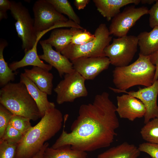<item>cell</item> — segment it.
<instances>
[{
  "label": "cell",
  "instance_id": "obj_1",
  "mask_svg": "<svg viewBox=\"0 0 158 158\" xmlns=\"http://www.w3.org/2000/svg\"><path fill=\"white\" fill-rule=\"evenodd\" d=\"M116 109L107 92L96 95L93 102L80 105L69 133L65 130L68 115L64 116L62 133L51 147L70 145L72 149L86 152L109 147L119 125Z\"/></svg>",
  "mask_w": 158,
  "mask_h": 158
},
{
  "label": "cell",
  "instance_id": "obj_2",
  "mask_svg": "<svg viewBox=\"0 0 158 158\" xmlns=\"http://www.w3.org/2000/svg\"><path fill=\"white\" fill-rule=\"evenodd\" d=\"M64 119L55 107L47 110L40 121L32 126L18 144L14 158H32L61 129Z\"/></svg>",
  "mask_w": 158,
  "mask_h": 158
},
{
  "label": "cell",
  "instance_id": "obj_3",
  "mask_svg": "<svg viewBox=\"0 0 158 158\" xmlns=\"http://www.w3.org/2000/svg\"><path fill=\"white\" fill-rule=\"evenodd\" d=\"M156 69L150 56L139 54L138 58L132 64L115 67L112 72L113 82L116 88L121 91H126L137 85L149 87L154 83Z\"/></svg>",
  "mask_w": 158,
  "mask_h": 158
},
{
  "label": "cell",
  "instance_id": "obj_4",
  "mask_svg": "<svg viewBox=\"0 0 158 158\" xmlns=\"http://www.w3.org/2000/svg\"><path fill=\"white\" fill-rule=\"evenodd\" d=\"M0 103L14 115L34 121L42 117L35 102L21 82H10L1 88Z\"/></svg>",
  "mask_w": 158,
  "mask_h": 158
},
{
  "label": "cell",
  "instance_id": "obj_5",
  "mask_svg": "<svg viewBox=\"0 0 158 158\" xmlns=\"http://www.w3.org/2000/svg\"><path fill=\"white\" fill-rule=\"evenodd\" d=\"M95 39L81 45L70 44L61 52V54L71 61L81 57L106 56L105 47L110 44L112 37L109 28L105 23H101L95 30Z\"/></svg>",
  "mask_w": 158,
  "mask_h": 158
},
{
  "label": "cell",
  "instance_id": "obj_6",
  "mask_svg": "<svg viewBox=\"0 0 158 158\" xmlns=\"http://www.w3.org/2000/svg\"><path fill=\"white\" fill-rule=\"evenodd\" d=\"M11 13L16 20L15 24L18 37L22 42V49L26 52L32 48L37 38L34 20L28 9L21 2L11 1Z\"/></svg>",
  "mask_w": 158,
  "mask_h": 158
},
{
  "label": "cell",
  "instance_id": "obj_7",
  "mask_svg": "<svg viewBox=\"0 0 158 158\" xmlns=\"http://www.w3.org/2000/svg\"><path fill=\"white\" fill-rule=\"evenodd\" d=\"M138 39L134 35H126L114 38L111 44L104 49L106 56L110 63L116 67H123L129 65L137 51Z\"/></svg>",
  "mask_w": 158,
  "mask_h": 158
},
{
  "label": "cell",
  "instance_id": "obj_8",
  "mask_svg": "<svg viewBox=\"0 0 158 158\" xmlns=\"http://www.w3.org/2000/svg\"><path fill=\"white\" fill-rule=\"evenodd\" d=\"M85 80L75 71L65 74L63 79L54 89L57 103L73 102L77 98L87 96L88 92L85 85Z\"/></svg>",
  "mask_w": 158,
  "mask_h": 158
},
{
  "label": "cell",
  "instance_id": "obj_9",
  "mask_svg": "<svg viewBox=\"0 0 158 158\" xmlns=\"http://www.w3.org/2000/svg\"><path fill=\"white\" fill-rule=\"evenodd\" d=\"M34 27L37 35L56 25L67 22V18L59 13L47 0H38L32 8Z\"/></svg>",
  "mask_w": 158,
  "mask_h": 158
},
{
  "label": "cell",
  "instance_id": "obj_10",
  "mask_svg": "<svg viewBox=\"0 0 158 158\" xmlns=\"http://www.w3.org/2000/svg\"><path fill=\"white\" fill-rule=\"evenodd\" d=\"M149 10L145 6L135 7L133 5L126 6L111 20L108 28L110 35L118 37L127 35L136 22L142 16L148 14Z\"/></svg>",
  "mask_w": 158,
  "mask_h": 158
},
{
  "label": "cell",
  "instance_id": "obj_11",
  "mask_svg": "<svg viewBox=\"0 0 158 158\" xmlns=\"http://www.w3.org/2000/svg\"><path fill=\"white\" fill-rule=\"evenodd\" d=\"M116 93H124L140 100L145 105L146 112L144 116L145 124L151 119L158 118V106L157 100L158 95V79L150 86L143 88L139 87L137 91H121L116 88L109 87Z\"/></svg>",
  "mask_w": 158,
  "mask_h": 158
},
{
  "label": "cell",
  "instance_id": "obj_12",
  "mask_svg": "<svg viewBox=\"0 0 158 158\" xmlns=\"http://www.w3.org/2000/svg\"><path fill=\"white\" fill-rule=\"evenodd\" d=\"M74 69L85 80H92L107 69L110 63L106 56L81 57L71 61Z\"/></svg>",
  "mask_w": 158,
  "mask_h": 158
},
{
  "label": "cell",
  "instance_id": "obj_13",
  "mask_svg": "<svg viewBox=\"0 0 158 158\" xmlns=\"http://www.w3.org/2000/svg\"><path fill=\"white\" fill-rule=\"evenodd\" d=\"M116 111L121 118L133 121L136 118L144 117L145 107L138 99L126 94L116 97Z\"/></svg>",
  "mask_w": 158,
  "mask_h": 158
},
{
  "label": "cell",
  "instance_id": "obj_14",
  "mask_svg": "<svg viewBox=\"0 0 158 158\" xmlns=\"http://www.w3.org/2000/svg\"><path fill=\"white\" fill-rule=\"evenodd\" d=\"M40 43L43 52V54L39 55L40 58L55 68L60 77L75 71L71 61L61 53L54 50L51 45L45 43L43 40L40 41Z\"/></svg>",
  "mask_w": 158,
  "mask_h": 158
},
{
  "label": "cell",
  "instance_id": "obj_15",
  "mask_svg": "<svg viewBox=\"0 0 158 158\" xmlns=\"http://www.w3.org/2000/svg\"><path fill=\"white\" fill-rule=\"evenodd\" d=\"M23 73L41 90L48 95L51 94L53 75L49 71L34 66L31 69H25Z\"/></svg>",
  "mask_w": 158,
  "mask_h": 158
},
{
  "label": "cell",
  "instance_id": "obj_16",
  "mask_svg": "<svg viewBox=\"0 0 158 158\" xmlns=\"http://www.w3.org/2000/svg\"><path fill=\"white\" fill-rule=\"evenodd\" d=\"M97 10L109 21L121 12L120 9L129 4L138 5L140 0H93Z\"/></svg>",
  "mask_w": 158,
  "mask_h": 158
},
{
  "label": "cell",
  "instance_id": "obj_17",
  "mask_svg": "<svg viewBox=\"0 0 158 158\" xmlns=\"http://www.w3.org/2000/svg\"><path fill=\"white\" fill-rule=\"evenodd\" d=\"M20 81L25 85L29 93L35 102L42 117L47 110L55 107L54 103L48 100V95L39 88L23 73L20 74Z\"/></svg>",
  "mask_w": 158,
  "mask_h": 158
},
{
  "label": "cell",
  "instance_id": "obj_18",
  "mask_svg": "<svg viewBox=\"0 0 158 158\" xmlns=\"http://www.w3.org/2000/svg\"><path fill=\"white\" fill-rule=\"evenodd\" d=\"M78 28L55 29L48 39L43 40L45 43L54 47L56 51L61 53L71 43L73 35Z\"/></svg>",
  "mask_w": 158,
  "mask_h": 158
},
{
  "label": "cell",
  "instance_id": "obj_19",
  "mask_svg": "<svg viewBox=\"0 0 158 158\" xmlns=\"http://www.w3.org/2000/svg\"><path fill=\"white\" fill-rule=\"evenodd\" d=\"M137 37L139 54L149 56L158 50V26L150 32H141Z\"/></svg>",
  "mask_w": 158,
  "mask_h": 158
},
{
  "label": "cell",
  "instance_id": "obj_20",
  "mask_svg": "<svg viewBox=\"0 0 158 158\" xmlns=\"http://www.w3.org/2000/svg\"><path fill=\"white\" fill-rule=\"evenodd\" d=\"M39 41L38 39L36 40L32 48L25 52V55L21 60L13 62L9 64V66L12 71H16L19 68L28 66L40 67L49 71L51 69L52 67L44 63L37 54V45Z\"/></svg>",
  "mask_w": 158,
  "mask_h": 158
},
{
  "label": "cell",
  "instance_id": "obj_21",
  "mask_svg": "<svg viewBox=\"0 0 158 158\" xmlns=\"http://www.w3.org/2000/svg\"><path fill=\"white\" fill-rule=\"evenodd\" d=\"M140 152L134 145L124 142L99 154L97 158H138Z\"/></svg>",
  "mask_w": 158,
  "mask_h": 158
},
{
  "label": "cell",
  "instance_id": "obj_22",
  "mask_svg": "<svg viewBox=\"0 0 158 158\" xmlns=\"http://www.w3.org/2000/svg\"><path fill=\"white\" fill-rule=\"evenodd\" d=\"M43 158H89L86 152L72 149L70 145L56 149L49 147L45 149Z\"/></svg>",
  "mask_w": 158,
  "mask_h": 158
},
{
  "label": "cell",
  "instance_id": "obj_23",
  "mask_svg": "<svg viewBox=\"0 0 158 158\" xmlns=\"http://www.w3.org/2000/svg\"><path fill=\"white\" fill-rule=\"evenodd\" d=\"M6 41L1 39L0 41V86L3 87L15 79L16 72H13L5 61L4 57V48L7 46Z\"/></svg>",
  "mask_w": 158,
  "mask_h": 158
},
{
  "label": "cell",
  "instance_id": "obj_24",
  "mask_svg": "<svg viewBox=\"0 0 158 158\" xmlns=\"http://www.w3.org/2000/svg\"><path fill=\"white\" fill-rule=\"evenodd\" d=\"M59 13L66 15L69 20L80 25V20L68 0H47Z\"/></svg>",
  "mask_w": 158,
  "mask_h": 158
},
{
  "label": "cell",
  "instance_id": "obj_25",
  "mask_svg": "<svg viewBox=\"0 0 158 158\" xmlns=\"http://www.w3.org/2000/svg\"><path fill=\"white\" fill-rule=\"evenodd\" d=\"M142 138L148 142L158 144V118L149 121L141 129Z\"/></svg>",
  "mask_w": 158,
  "mask_h": 158
},
{
  "label": "cell",
  "instance_id": "obj_26",
  "mask_svg": "<svg viewBox=\"0 0 158 158\" xmlns=\"http://www.w3.org/2000/svg\"><path fill=\"white\" fill-rule=\"evenodd\" d=\"M94 34L91 33L84 28H78L72 37L71 44L81 45L93 40L95 38Z\"/></svg>",
  "mask_w": 158,
  "mask_h": 158
},
{
  "label": "cell",
  "instance_id": "obj_27",
  "mask_svg": "<svg viewBox=\"0 0 158 158\" xmlns=\"http://www.w3.org/2000/svg\"><path fill=\"white\" fill-rule=\"evenodd\" d=\"M30 120L27 118L13 115L9 124L24 135L32 126Z\"/></svg>",
  "mask_w": 158,
  "mask_h": 158
},
{
  "label": "cell",
  "instance_id": "obj_28",
  "mask_svg": "<svg viewBox=\"0 0 158 158\" xmlns=\"http://www.w3.org/2000/svg\"><path fill=\"white\" fill-rule=\"evenodd\" d=\"M24 135L8 124L0 140H4L13 143L18 144Z\"/></svg>",
  "mask_w": 158,
  "mask_h": 158
},
{
  "label": "cell",
  "instance_id": "obj_29",
  "mask_svg": "<svg viewBox=\"0 0 158 158\" xmlns=\"http://www.w3.org/2000/svg\"><path fill=\"white\" fill-rule=\"evenodd\" d=\"M18 144L0 140V158H14Z\"/></svg>",
  "mask_w": 158,
  "mask_h": 158
},
{
  "label": "cell",
  "instance_id": "obj_30",
  "mask_svg": "<svg viewBox=\"0 0 158 158\" xmlns=\"http://www.w3.org/2000/svg\"><path fill=\"white\" fill-rule=\"evenodd\" d=\"M13 115L4 106L0 104V139L2 137L6 128Z\"/></svg>",
  "mask_w": 158,
  "mask_h": 158
},
{
  "label": "cell",
  "instance_id": "obj_31",
  "mask_svg": "<svg viewBox=\"0 0 158 158\" xmlns=\"http://www.w3.org/2000/svg\"><path fill=\"white\" fill-rule=\"evenodd\" d=\"M138 148L140 152L146 153L152 158H158V144L144 142L140 144Z\"/></svg>",
  "mask_w": 158,
  "mask_h": 158
},
{
  "label": "cell",
  "instance_id": "obj_32",
  "mask_svg": "<svg viewBox=\"0 0 158 158\" xmlns=\"http://www.w3.org/2000/svg\"><path fill=\"white\" fill-rule=\"evenodd\" d=\"M148 14L149 15V24L150 27L153 28L158 26V0H156L150 10Z\"/></svg>",
  "mask_w": 158,
  "mask_h": 158
},
{
  "label": "cell",
  "instance_id": "obj_33",
  "mask_svg": "<svg viewBox=\"0 0 158 158\" xmlns=\"http://www.w3.org/2000/svg\"><path fill=\"white\" fill-rule=\"evenodd\" d=\"M12 5L11 1L0 0V20L7 18L6 12L10 10Z\"/></svg>",
  "mask_w": 158,
  "mask_h": 158
},
{
  "label": "cell",
  "instance_id": "obj_34",
  "mask_svg": "<svg viewBox=\"0 0 158 158\" xmlns=\"http://www.w3.org/2000/svg\"><path fill=\"white\" fill-rule=\"evenodd\" d=\"M150 59L152 63L156 67L155 74L153 82L158 79V50L150 56Z\"/></svg>",
  "mask_w": 158,
  "mask_h": 158
},
{
  "label": "cell",
  "instance_id": "obj_35",
  "mask_svg": "<svg viewBox=\"0 0 158 158\" xmlns=\"http://www.w3.org/2000/svg\"><path fill=\"white\" fill-rule=\"evenodd\" d=\"M90 0H75L74 4L78 10L84 9L90 2Z\"/></svg>",
  "mask_w": 158,
  "mask_h": 158
},
{
  "label": "cell",
  "instance_id": "obj_36",
  "mask_svg": "<svg viewBox=\"0 0 158 158\" xmlns=\"http://www.w3.org/2000/svg\"><path fill=\"white\" fill-rule=\"evenodd\" d=\"M49 146V143L46 142L40 151L32 158H43L44 151Z\"/></svg>",
  "mask_w": 158,
  "mask_h": 158
},
{
  "label": "cell",
  "instance_id": "obj_37",
  "mask_svg": "<svg viewBox=\"0 0 158 158\" xmlns=\"http://www.w3.org/2000/svg\"><path fill=\"white\" fill-rule=\"evenodd\" d=\"M156 0H140V2L142 4H151L155 2Z\"/></svg>",
  "mask_w": 158,
  "mask_h": 158
},
{
  "label": "cell",
  "instance_id": "obj_38",
  "mask_svg": "<svg viewBox=\"0 0 158 158\" xmlns=\"http://www.w3.org/2000/svg\"><path fill=\"white\" fill-rule=\"evenodd\" d=\"M149 158V157H145V158Z\"/></svg>",
  "mask_w": 158,
  "mask_h": 158
}]
</instances>
